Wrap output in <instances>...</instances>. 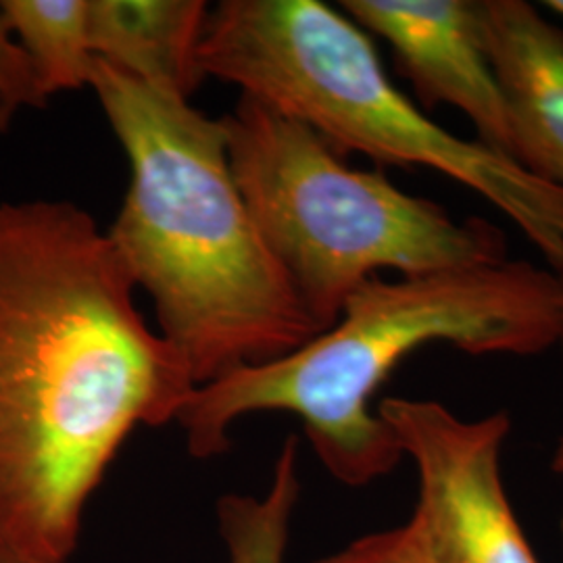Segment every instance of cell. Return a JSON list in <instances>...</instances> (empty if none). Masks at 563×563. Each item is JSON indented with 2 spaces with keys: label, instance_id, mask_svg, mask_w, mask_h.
Instances as JSON below:
<instances>
[{
  "label": "cell",
  "instance_id": "6",
  "mask_svg": "<svg viewBox=\"0 0 563 563\" xmlns=\"http://www.w3.org/2000/svg\"><path fill=\"white\" fill-rule=\"evenodd\" d=\"M378 413L416 465L407 523L430 562L539 563L505 490V411L463 420L443 402L388 397Z\"/></svg>",
  "mask_w": 563,
  "mask_h": 563
},
{
  "label": "cell",
  "instance_id": "10",
  "mask_svg": "<svg viewBox=\"0 0 563 563\" xmlns=\"http://www.w3.org/2000/svg\"><path fill=\"white\" fill-rule=\"evenodd\" d=\"M0 11L48 99L90 86L97 55L90 42L88 0H2Z\"/></svg>",
  "mask_w": 563,
  "mask_h": 563
},
{
  "label": "cell",
  "instance_id": "13",
  "mask_svg": "<svg viewBox=\"0 0 563 563\" xmlns=\"http://www.w3.org/2000/svg\"><path fill=\"white\" fill-rule=\"evenodd\" d=\"M553 470L563 478V439L560 441V444H558V451H555V455H553Z\"/></svg>",
  "mask_w": 563,
  "mask_h": 563
},
{
  "label": "cell",
  "instance_id": "5",
  "mask_svg": "<svg viewBox=\"0 0 563 563\" xmlns=\"http://www.w3.org/2000/svg\"><path fill=\"white\" fill-rule=\"evenodd\" d=\"M222 123L242 199L322 332L384 269L409 278L507 260L497 225L455 220L383 172L351 167L313 130L253 97L242 95Z\"/></svg>",
  "mask_w": 563,
  "mask_h": 563
},
{
  "label": "cell",
  "instance_id": "15",
  "mask_svg": "<svg viewBox=\"0 0 563 563\" xmlns=\"http://www.w3.org/2000/svg\"><path fill=\"white\" fill-rule=\"evenodd\" d=\"M0 563H27L23 562V560H20V558H15L13 553H9L7 549H2L0 547Z\"/></svg>",
  "mask_w": 563,
  "mask_h": 563
},
{
  "label": "cell",
  "instance_id": "16",
  "mask_svg": "<svg viewBox=\"0 0 563 563\" xmlns=\"http://www.w3.org/2000/svg\"><path fill=\"white\" fill-rule=\"evenodd\" d=\"M558 344H560V346H562V351H563V311H562V330H560V342H558Z\"/></svg>",
  "mask_w": 563,
  "mask_h": 563
},
{
  "label": "cell",
  "instance_id": "7",
  "mask_svg": "<svg viewBox=\"0 0 563 563\" xmlns=\"http://www.w3.org/2000/svg\"><path fill=\"white\" fill-rule=\"evenodd\" d=\"M341 9L367 34L388 42L428 111L439 104L457 109L478 141L514 159L504 97L484 44L481 0H342Z\"/></svg>",
  "mask_w": 563,
  "mask_h": 563
},
{
  "label": "cell",
  "instance_id": "17",
  "mask_svg": "<svg viewBox=\"0 0 563 563\" xmlns=\"http://www.w3.org/2000/svg\"><path fill=\"white\" fill-rule=\"evenodd\" d=\"M562 534H563V520H562Z\"/></svg>",
  "mask_w": 563,
  "mask_h": 563
},
{
  "label": "cell",
  "instance_id": "3",
  "mask_svg": "<svg viewBox=\"0 0 563 563\" xmlns=\"http://www.w3.org/2000/svg\"><path fill=\"white\" fill-rule=\"evenodd\" d=\"M563 276L511 262L409 278H372L341 318L274 362L197 386L178 423L195 460L223 455L236 420L280 411L302 422L323 467L363 486L390 474L399 443L372 399L395 367L426 344L472 355H539L560 342Z\"/></svg>",
  "mask_w": 563,
  "mask_h": 563
},
{
  "label": "cell",
  "instance_id": "4",
  "mask_svg": "<svg viewBox=\"0 0 563 563\" xmlns=\"http://www.w3.org/2000/svg\"><path fill=\"white\" fill-rule=\"evenodd\" d=\"M197 60L202 78L239 86L342 157L426 167L470 188L563 274V186L430 120L344 11L320 0H222L209 9Z\"/></svg>",
  "mask_w": 563,
  "mask_h": 563
},
{
  "label": "cell",
  "instance_id": "11",
  "mask_svg": "<svg viewBox=\"0 0 563 563\" xmlns=\"http://www.w3.org/2000/svg\"><path fill=\"white\" fill-rule=\"evenodd\" d=\"M48 101L32 60L0 11V134L9 132L23 109H46Z\"/></svg>",
  "mask_w": 563,
  "mask_h": 563
},
{
  "label": "cell",
  "instance_id": "2",
  "mask_svg": "<svg viewBox=\"0 0 563 563\" xmlns=\"http://www.w3.org/2000/svg\"><path fill=\"white\" fill-rule=\"evenodd\" d=\"M90 88L132 174L107 234L197 386L322 334L242 199L222 120L101 59Z\"/></svg>",
  "mask_w": 563,
  "mask_h": 563
},
{
  "label": "cell",
  "instance_id": "1",
  "mask_svg": "<svg viewBox=\"0 0 563 563\" xmlns=\"http://www.w3.org/2000/svg\"><path fill=\"white\" fill-rule=\"evenodd\" d=\"M195 390L86 209L0 202L2 549L69 563L121 446L136 428L178 422Z\"/></svg>",
  "mask_w": 563,
  "mask_h": 563
},
{
  "label": "cell",
  "instance_id": "9",
  "mask_svg": "<svg viewBox=\"0 0 563 563\" xmlns=\"http://www.w3.org/2000/svg\"><path fill=\"white\" fill-rule=\"evenodd\" d=\"M207 18L202 0H88L97 59L184 99L205 80L197 55Z\"/></svg>",
  "mask_w": 563,
  "mask_h": 563
},
{
  "label": "cell",
  "instance_id": "8",
  "mask_svg": "<svg viewBox=\"0 0 563 563\" xmlns=\"http://www.w3.org/2000/svg\"><path fill=\"white\" fill-rule=\"evenodd\" d=\"M481 11L514 159L563 186V27L523 0H481Z\"/></svg>",
  "mask_w": 563,
  "mask_h": 563
},
{
  "label": "cell",
  "instance_id": "14",
  "mask_svg": "<svg viewBox=\"0 0 563 563\" xmlns=\"http://www.w3.org/2000/svg\"><path fill=\"white\" fill-rule=\"evenodd\" d=\"M543 4L551 13L560 15L563 20V0H544Z\"/></svg>",
  "mask_w": 563,
  "mask_h": 563
},
{
  "label": "cell",
  "instance_id": "12",
  "mask_svg": "<svg viewBox=\"0 0 563 563\" xmlns=\"http://www.w3.org/2000/svg\"><path fill=\"white\" fill-rule=\"evenodd\" d=\"M313 563H432L409 523L369 532Z\"/></svg>",
  "mask_w": 563,
  "mask_h": 563
}]
</instances>
